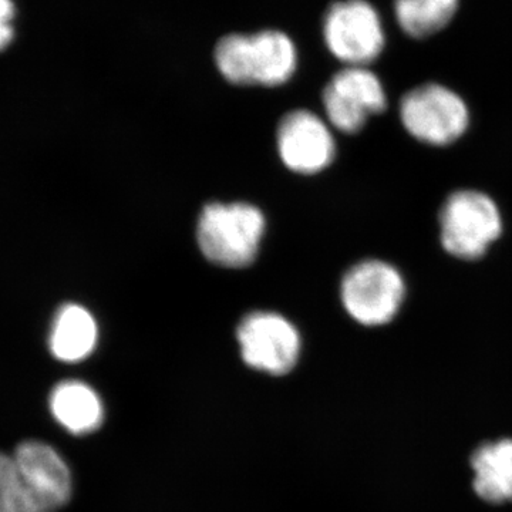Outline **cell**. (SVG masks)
<instances>
[{"instance_id": "cell-10", "label": "cell", "mask_w": 512, "mask_h": 512, "mask_svg": "<svg viewBox=\"0 0 512 512\" xmlns=\"http://www.w3.org/2000/svg\"><path fill=\"white\" fill-rule=\"evenodd\" d=\"M282 163L299 174H316L335 158V138L328 124L308 110L286 114L276 134Z\"/></svg>"}, {"instance_id": "cell-3", "label": "cell", "mask_w": 512, "mask_h": 512, "mask_svg": "<svg viewBox=\"0 0 512 512\" xmlns=\"http://www.w3.org/2000/svg\"><path fill=\"white\" fill-rule=\"evenodd\" d=\"M503 234V217L493 198L474 190L453 192L440 212V241L448 254L474 261Z\"/></svg>"}, {"instance_id": "cell-11", "label": "cell", "mask_w": 512, "mask_h": 512, "mask_svg": "<svg viewBox=\"0 0 512 512\" xmlns=\"http://www.w3.org/2000/svg\"><path fill=\"white\" fill-rule=\"evenodd\" d=\"M99 339V328L92 313L67 303L56 313L50 330V352L64 363L82 362L92 355Z\"/></svg>"}, {"instance_id": "cell-5", "label": "cell", "mask_w": 512, "mask_h": 512, "mask_svg": "<svg viewBox=\"0 0 512 512\" xmlns=\"http://www.w3.org/2000/svg\"><path fill=\"white\" fill-rule=\"evenodd\" d=\"M400 120L416 140L443 147L466 133L470 113L456 92L441 84L429 83L410 90L403 97Z\"/></svg>"}, {"instance_id": "cell-9", "label": "cell", "mask_w": 512, "mask_h": 512, "mask_svg": "<svg viewBox=\"0 0 512 512\" xmlns=\"http://www.w3.org/2000/svg\"><path fill=\"white\" fill-rule=\"evenodd\" d=\"M387 97L379 77L365 66H348L332 77L323 90V107L333 127L355 134L367 119L383 113Z\"/></svg>"}, {"instance_id": "cell-13", "label": "cell", "mask_w": 512, "mask_h": 512, "mask_svg": "<svg viewBox=\"0 0 512 512\" xmlns=\"http://www.w3.org/2000/svg\"><path fill=\"white\" fill-rule=\"evenodd\" d=\"M474 490L490 503L512 501V440L484 444L471 457Z\"/></svg>"}, {"instance_id": "cell-4", "label": "cell", "mask_w": 512, "mask_h": 512, "mask_svg": "<svg viewBox=\"0 0 512 512\" xmlns=\"http://www.w3.org/2000/svg\"><path fill=\"white\" fill-rule=\"evenodd\" d=\"M340 296L350 318L375 328L396 318L406 296V282L393 265L367 259L343 276Z\"/></svg>"}, {"instance_id": "cell-8", "label": "cell", "mask_w": 512, "mask_h": 512, "mask_svg": "<svg viewBox=\"0 0 512 512\" xmlns=\"http://www.w3.org/2000/svg\"><path fill=\"white\" fill-rule=\"evenodd\" d=\"M244 362L272 376L291 372L301 353V336L288 319L275 312H252L237 330Z\"/></svg>"}, {"instance_id": "cell-1", "label": "cell", "mask_w": 512, "mask_h": 512, "mask_svg": "<svg viewBox=\"0 0 512 512\" xmlns=\"http://www.w3.org/2000/svg\"><path fill=\"white\" fill-rule=\"evenodd\" d=\"M215 63L229 83L275 87L292 79L298 52L291 37L279 30H262L255 35L234 33L218 42Z\"/></svg>"}, {"instance_id": "cell-6", "label": "cell", "mask_w": 512, "mask_h": 512, "mask_svg": "<svg viewBox=\"0 0 512 512\" xmlns=\"http://www.w3.org/2000/svg\"><path fill=\"white\" fill-rule=\"evenodd\" d=\"M326 46L348 66H366L382 53L384 30L377 10L366 0L333 3L323 20Z\"/></svg>"}, {"instance_id": "cell-16", "label": "cell", "mask_w": 512, "mask_h": 512, "mask_svg": "<svg viewBox=\"0 0 512 512\" xmlns=\"http://www.w3.org/2000/svg\"><path fill=\"white\" fill-rule=\"evenodd\" d=\"M13 18H15V6L12 0H0V50L8 47L12 42Z\"/></svg>"}, {"instance_id": "cell-7", "label": "cell", "mask_w": 512, "mask_h": 512, "mask_svg": "<svg viewBox=\"0 0 512 512\" xmlns=\"http://www.w3.org/2000/svg\"><path fill=\"white\" fill-rule=\"evenodd\" d=\"M22 485V512H56L72 495V474L62 456L42 441H23L16 448Z\"/></svg>"}, {"instance_id": "cell-12", "label": "cell", "mask_w": 512, "mask_h": 512, "mask_svg": "<svg viewBox=\"0 0 512 512\" xmlns=\"http://www.w3.org/2000/svg\"><path fill=\"white\" fill-rule=\"evenodd\" d=\"M50 410L64 429L77 436L93 433L104 419L99 394L89 384L77 380L57 384L50 394Z\"/></svg>"}, {"instance_id": "cell-15", "label": "cell", "mask_w": 512, "mask_h": 512, "mask_svg": "<svg viewBox=\"0 0 512 512\" xmlns=\"http://www.w3.org/2000/svg\"><path fill=\"white\" fill-rule=\"evenodd\" d=\"M22 485L13 456L0 453V512H22Z\"/></svg>"}, {"instance_id": "cell-14", "label": "cell", "mask_w": 512, "mask_h": 512, "mask_svg": "<svg viewBox=\"0 0 512 512\" xmlns=\"http://www.w3.org/2000/svg\"><path fill=\"white\" fill-rule=\"evenodd\" d=\"M457 8L458 0H394L400 28L416 39H424L446 28Z\"/></svg>"}, {"instance_id": "cell-2", "label": "cell", "mask_w": 512, "mask_h": 512, "mask_svg": "<svg viewBox=\"0 0 512 512\" xmlns=\"http://www.w3.org/2000/svg\"><path fill=\"white\" fill-rule=\"evenodd\" d=\"M265 225L264 214L255 205L212 202L204 207L198 220V245L212 264L244 268L258 255Z\"/></svg>"}]
</instances>
